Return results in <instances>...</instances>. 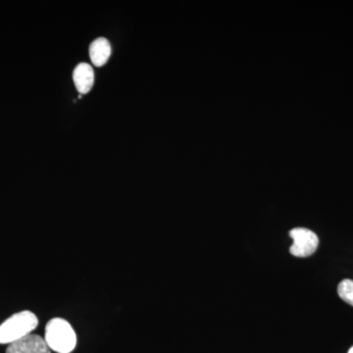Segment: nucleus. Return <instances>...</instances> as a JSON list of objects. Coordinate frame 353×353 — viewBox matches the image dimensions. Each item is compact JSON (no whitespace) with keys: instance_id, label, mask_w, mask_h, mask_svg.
Segmentation results:
<instances>
[{"instance_id":"nucleus-1","label":"nucleus","mask_w":353,"mask_h":353,"mask_svg":"<svg viewBox=\"0 0 353 353\" xmlns=\"http://www.w3.org/2000/svg\"><path fill=\"white\" fill-rule=\"evenodd\" d=\"M44 341L53 352L71 353L77 345V334L68 321L53 318L46 324Z\"/></svg>"},{"instance_id":"nucleus-2","label":"nucleus","mask_w":353,"mask_h":353,"mask_svg":"<svg viewBox=\"0 0 353 353\" xmlns=\"http://www.w3.org/2000/svg\"><path fill=\"white\" fill-rule=\"evenodd\" d=\"M39 325V319L31 311H21L0 325V345H11L32 334Z\"/></svg>"},{"instance_id":"nucleus-3","label":"nucleus","mask_w":353,"mask_h":353,"mask_svg":"<svg viewBox=\"0 0 353 353\" xmlns=\"http://www.w3.org/2000/svg\"><path fill=\"white\" fill-rule=\"evenodd\" d=\"M294 240L290 252L296 257H308L312 255L319 245V239L314 232L305 228H296L290 232Z\"/></svg>"},{"instance_id":"nucleus-4","label":"nucleus","mask_w":353,"mask_h":353,"mask_svg":"<svg viewBox=\"0 0 353 353\" xmlns=\"http://www.w3.org/2000/svg\"><path fill=\"white\" fill-rule=\"evenodd\" d=\"M6 353H51V350L43 336L30 334L9 345Z\"/></svg>"},{"instance_id":"nucleus-5","label":"nucleus","mask_w":353,"mask_h":353,"mask_svg":"<svg viewBox=\"0 0 353 353\" xmlns=\"http://www.w3.org/2000/svg\"><path fill=\"white\" fill-rule=\"evenodd\" d=\"M73 80L80 94H88L94 85V69L88 63L79 64L74 70Z\"/></svg>"},{"instance_id":"nucleus-6","label":"nucleus","mask_w":353,"mask_h":353,"mask_svg":"<svg viewBox=\"0 0 353 353\" xmlns=\"http://www.w3.org/2000/svg\"><path fill=\"white\" fill-rule=\"evenodd\" d=\"M90 57L92 63L97 67L108 63L111 57V46L108 39L99 38L92 41L90 46Z\"/></svg>"},{"instance_id":"nucleus-7","label":"nucleus","mask_w":353,"mask_h":353,"mask_svg":"<svg viewBox=\"0 0 353 353\" xmlns=\"http://www.w3.org/2000/svg\"><path fill=\"white\" fill-rule=\"evenodd\" d=\"M338 294L345 303L353 306V281L345 279L338 287Z\"/></svg>"},{"instance_id":"nucleus-8","label":"nucleus","mask_w":353,"mask_h":353,"mask_svg":"<svg viewBox=\"0 0 353 353\" xmlns=\"http://www.w3.org/2000/svg\"><path fill=\"white\" fill-rule=\"evenodd\" d=\"M348 353H353V347L350 348V352Z\"/></svg>"}]
</instances>
